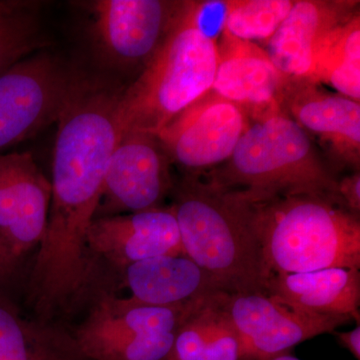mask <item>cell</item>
Here are the masks:
<instances>
[{
    "label": "cell",
    "instance_id": "5",
    "mask_svg": "<svg viewBox=\"0 0 360 360\" xmlns=\"http://www.w3.org/2000/svg\"><path fill=\"white\" fill-rule=\"evenodd\" d=\"M205 179L252 195L338 196V179L317 155L309 134L281 111L248 124L231 158Z\"/></svg>",
    "mask_w": 360,
    "mask_h": 360
},
{
    "label": "cell",
    "instance_id": "15",
    "mask_svg": "<svg viewBox=\"0 0 360 360\" xmlns=\"http://www.w3.org/2000/svg\"><path fill=\"white\" fill-rule=\"evenodd\" d=\"M281 103L307 134L319 136L348 165H359L360 155L359 101L316 89L307 82H290Z\"/></svg>",
    "mask_w": 360,
    "mask_h": 360
},
{
    "label": "cell",
    "instance_id": "27",
    "mask_svg": "<svg viewBox=\"0 0 360 360\" xmlns=\"http://www.w3.org/2000/svg\"><path fill=\"white\" fill-rule=\"evenodd\" d=\"M18 258L13 255L11 248L0 236V281H4L13 274Z\"/></svg>",
    "mask_w": 360,
    "mask_h": 360
},
{
    "label": "cell",
    "instance_id": "14",
    "mask_svg": "<svg viewBox=\"0 0 360 360\" xmlns=\"http://www.w3.org/2000/svg\"><path fill=\"white\" fill-rule=\"evenodd\" d=\"M356 2L298 0L266 41L277 70L290 82H307L312 59L322 39L354 13Z\"/></svg>",
    "mask_w": 360,
    "mask_h": 360
},
{
    "label": "cell",
    "instance_id": "21",
    "mask_svg": "<svg viewBox=\"0 0 360 360\" xmlns=\"http://www.w3.org/2000/svg\"><path fill=\"white\" fill-rule=\"evenodd\" d=\"M49 45L41 20V2L0 0V77Z\"/></svg>",
    "mask_w": 360,
    "mask_h": 360
},
{
    "label": "cell",
    "instance_id": "1",
    "mask_svg": "<svg viewBox=\"0 0 360 360\" xmlns=\"http://www.w3.org/2000/svg\"><path fill=\"white\" fill-rule=\"evenodd\" d=\"M122 92L84 77L56 122L51 206L32 274L35 297L46 307L72 297L86 281L87 232L122 135L117 118Z\"/></svg>",
    "mask_w": 360,
    "mask_h": 360
},
{
    "label": "cell",
    "instance_id": "6",
    "mask_svg": "<svg viewBox=\"0 0 360 360\" xmlns=\"http://www.w3.org/2000/svg\"><path fill=\"white\" fill-rule=\"evenodd\" d=\"M186 1L94 0L80 2L98 58L113 70L139 72L162 46Z\"/></svg>",
    "mask_w": 360,
    "mask_h": 360
},
{
    "label": "cell",
    "instance_id": "18",
    "mask_svg": "<svg viewBox=\"0 0 360 360\" xmlns=\"http://www.w3.org/2000/svg\"><path fill=\"white\" fill-rule=\"evenodd\" d=\"M206 298L174 307H153L139 304L129 297L106 296L97 303L78 329L75 345L78 348L98 341L176 333L187 317Z\"/></svg>",
    "mask_w": 360,
    "mask_h": 360
},
{
    "label": "cell",
    "instance_id": "20",
    "mask_svg": "<svg viewBox=\"0 0 360 360\" xmlns=\"http://www.w3.org/2000/svg\"><path fill=\"white\" fill-rule=\"evenodd\" d=\"M307 82L330 85L341 96L360 99V18L354 13L322 39Z\"/></svg>",
    "mask_w": 360,
    "mask_h": 360
},
{
    "label": "cell",
    "instance_id": "3",
    "mask_svg": "<svg viewBox=\"0 0 360 360\" xmlns=\"http://www.w3.org/2000/svg\"><path fill=\"white\" fill-rule=\"evenodd\" d=\"M172 191L184 255L227 292L266 293L270 274L243 193L189 174Z\"/></svg>",
    "mask_w": 360,
    "mask_h": 360
},
{
    "label": "cell",
    "instance_id": "9",
    "mask_svg": "<svg viewBox=\"0 0 360 360\" xmlns=\"http://www.w3.org/2000/svg\"><path fill=\"white\" fill-rule=\"evenodd\" d=\"M248 127L245 111L210 90L156 137L172 163L196 175L229 160Z\"/></svg>",
    "mask_w": 360,
    "mask_h": 360
},
{
    "label": "cell",
    "instance_id": "10",
    "mask_svg": "<svg viewBox=\"0 0 360 360\" xmlns=\"http://www.w3.org/2000/svg\"><path fill=\"white\" fill-rule=\"evenodd\" d=\"M172 165L155 135L139 131L120 135L108 162L96 215L112 217L160 207L174 188Z\"/></svg>",
    "mask_w": 360,
    "mask_h": 360
},
{
    "label": "cell",
    "instance_id": "28",
    "mask_svg": "<svg viewBox=\"0 0 360 360\" xmlns=\"http://www.w3.org/2000/svg\"><path fill=\"white\" fill-rule=\"evenodd\" d=\"M271 360H300V359H296L295 356H292V355H290V354H288L281 355V356L276 357V359H274Z\"/></svg>",
    "mask_w": 360,
    "mask_h": 360
},
{
    "label": "cell",
    "instance_id": "19",
    "mask_svg": "<svg viewBox=\"0 0 360 360\" xmlns=\"http://www.w3.org/2000/svg\"><path fill=\"white\" fill-rule=\"evenodd\" d=\"M229 295L203 300L181 324L163 360H241L238 336L225 310Z\"/></svg>",
    "mask_w": 360,
    "mask_h": 360
},
{
    "label": "cell",
    "instance_id": "12",
    "mask_svg": "<svg viewBox=\"0 0 360 360\" xmlns=\"http://www.w3.org/2000/svg\"><path fill=\"white\" fill-rule=\"evenodd\" d=\"M290 80L277 70L264 47L221 30L212 91L245 111L278 112Z\"/></svg>",
    "mask_w": 360,
    "mask_h": 360
},
{
    "label": "cell",
    "instance_id": "26",
    "mask_svg": "<svg viewBox=\"0 0 360 360\" xmlns=\"http://www.w3.org/2000/svg\"><path fill=\"white\" fill-rule=\"evenodd\" d=\"M335 336L341 347L354 355V359L360 360V324L352 330L336 333Z\"/></svg>",
    "mask_w": 360,
    "mask_h": 360
},
{
    "label": "cell",
    "instance_id": "4",
    "mask_svg": "<svg viewBox=\"0 0 360 360\" xmlns=\"http://www.w3.org/2000/svg\"><path fill=\"white\" fill-rule=\"evenodd\" d=\"M205 4L186 1L172 32L149 65L127 89L117 106L120 134L158 135L212 89L217 42L203 27Z\"/></svg>",
    "mask_w": 360,
    "mask_h": 360
},
{
    "label": "cell",
    "instance_id": "23",
    "mask_svg": "<svg viewBox=\"0 0 360 360\" xmlns=\"http://www.w3.org/2000/svg\"><path fill=\"white\" fill-rule=\"evenodd\" d=\"M293 0H233L225 2L222 30L246 41H267L285 20Z\"/></svg>",
    "mask_w": 360,
    "mask_h": 360
},
{
    "label": "cell",
    "instance_id": "13",
    "mask_svg": "<svg viewBox=\"0 0 360 360\" xmlns=\"http://www.w3.org/2000/svg\"><path fill=\"white\" fill-rule=\"evenodd\" d=\"M87 248L120 267L162 255H184L172 207L96 219Z\"/></svg>",
    "mask_w": 360,
    "mask_h": 360
},
{
    "label": "cell",
    "instance_id": "17",
    "mask_svg": "<svg viewBox=\"0 0 360 360\" xmlns=\"http://www.w3.org/2000/svg\"><path fill=\"white\" fill-rule=\"evenodd\" d=\"M266 293L302 311L349 316L359 323L360 269L271 274Z\"/></svg>",
    "mask_w": 360,
    "mask_h": 360
},
{
    "label": "cell",
    "instance_id": "11",
    "mask_svg": "<svg viewBox=\"0 0 360 360\" xmlns=\"http://www.w3.org/2000/svg\"><path fill=\"white\" fill-rule=\"evenodd\" d=\"M51 198V181L32 153H0V236L16 257L44 238Z\"/></svg>",
    "mask_w": 360,
    "mask_h": 360
},
{
    "label": "cell",
    "instance_id": "7",
    "mask_svg": "<svg viewBox=\"0 0 360 360\" xmlns=\"http://www.w3.org/2000/svg\"><path fill=\"white\" fill-rule=\"evenodd\" d=\"M84 77L46 51L4 72L0 77V153L58 122Z\"/></svg>",
    "mask_w": 360,
    "mask_h": 360
},
{
    "label": "cell",
    "instance_id": "8",
    "mask_svg": "<svg viewBox=\"0 0 360 360\" xmlns=\"http://www.w3.org/2000/svg\"><path fill=\"white\" fill-rule=\"evenodd\" d=\"M225 310L238 336L241 360H271L295 345L335 333L349 316L302 311L267 293H229Z\"/></svg>",
    "mask_w": 360,
    "mask_h": 360
},
{
    "label": "cell",
    "instance_id": "25",
    "mask_svg": "<svg viewBox=\"0 0 360 360\" xmlns=\"http://www.w3.org/2000/svg\"><path fill=\"white\" fill-rule=\"evenodd\" d=\"M338 196L350 212L360 213V174L355 172L349 176L338 179Z\"/></svg>",
    "mask_w": 360,
    "mask_h": 360
},
{
    "label": "cell",
    "instance_id": "16",
    "mask_svg": "<svg viewBox=\"0 0 360 360\" xmlns=\"http://www.w3.org/2000/svg\"><path fill=\"white\" fill-rule=\"evenodd\" d=\"M125 281L132 302L153 307L186 304L227 292L186 255H162L130 264L125 267Z\"/></svg>",
    "mask_w": 360,
    "mask_h": 360
},
{
    "label": "cell",
    "instance_id": "22",
    "mask_svg": "<svg viewBox=\"0 0 360 360\" xmlns=\"http://www.w3.org/2000/svg\"><path fill=\"white\" fill-rule=\"evenodd\" d=\"M75 342L33 328L0 304V360H85Z\"/></svg>",
    "mask_w": 360,
    "mask_h": 360
},
{
    "label": "cell",
    "instance_id": "2",
    "mask_svg": "<svg viewBox=\"0 0 360 360\" xmlns=\"http://www.w3.org/2000/svg\"><path fill=\"white\" fill-rule=\"evenodd\" d=\"M251 224L271 274L360 269L359 215L326 193L252 195Z\"/></svg>",
    "mask_w": 360,
    "mask_h": 360
},
{
    "label": "cell",
    "instance_id": "24",
    "mask_svg": "<svg viewBox=\"0 0 360 360\" xmlns=\"http://www.w3.org/2000/svg\"><path fill=\"white\" fill-rule=\"evenodd\" d=\"M175 335L165 333L98 341L78 350L91 360H163L174 345Z\"/></svg>",
    "mask_w": 360,
    "mask_h": 360
}]
</instances>
